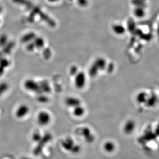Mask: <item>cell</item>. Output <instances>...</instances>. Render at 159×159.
<instances>
[{"instance_id": "6da1fadb", "label": "cell", "mask_w": 159, "mask_h": 159, "mask_svg": "<svg viewBox=\"0 0 159 159\" xmlns=\"http://www.w3.org/2000/svg\"><path fill=\"white\" fill-rule=\"evenodd\" d=\"M12 2L17 4L25 6L27 9L31 11V12H32L33 14L35 15H39L41 19H43L51 26H55V21H54L53 19L51 18L49 16L43 12L39 6L34 5L29 0H12Z\"/></svg>"}, {"instance_id": "7a4b0ae2", "label": "cell", "mask_w": 159, "mask_h": 159, "mask_svg": "<svg viewBox=\"0 0 159 159\" xmlns=\"http://www.w3.org/2000/svg\"><path fill=\"white\" fill-rule=\"evenodd\" d=\"M37 121L41 125H46L50 121V117L47 113H42L39 115Z\"/></svg>"}, {"instance_id": "3957f363", "label": "cell", "mask_w": 159, "mask_h": 159, "mask_svg": "<svg viewBox=\"0 0 159 159\" xmlns=\"http://www.w3.org/2000/svg\"><path fill=\"white\" fill-rule=\"evenodd\" d=\"M115 146L113 143L108 142L104 144V149L107 152H112L115 150Z\"/></svg>"}, {"instance_id": "277c9868", "label": "cell", "mask_w": 159, "mask_h": 159, "mask_svg": "<svg viewBox=\"0 0 159 159\" xmlns=\"http://www.w3.org/2000/svg\"><path fill=\"white\" fill-rule=\"evenodd\" d=\"M25 107H23L22 106L19 107L18 109V110L17 111V112H16L17 116L18 117H21V116H23V115H25Z\"/></svg>"}, {"instance_id": "5b68a950", "label": "cell", "mask_w": 159, "mask_h": 159, "mask_svg": "<svg viewBox=\"0 0 159 159\" xmlns=\"http://www.w3.org/2000/svg\"><path fill=\"white\" fill-rule=\"evenodd\" d=\"M7 89V84L5 83L0 84V95H1L4 92H5Z\"/></svg>"}, {"instance_id": "8992f818", "label": "cell", "mask_w": 159, "mask_h": 159, "mask_svg": "<svg viewBox=\"0 0 159 159\" xmlns=\"http://www.w3.org/2000/svg\"><path fill=\"white\" fill-rule=\"evenodd\" d=\"M7 40V37L5 35H2L0 36V46H3L6 44Z\"/></svg>"}, {"instance_id": "52a82bcc", "label": "cell", "mask_w": 159, "mask_h": 159, "mask_svg": "<svg viewBox=\"0 0 159 159\" xmlns=\"http://www.w3.org/2000/svg\"><path fill=\"white\" fill-rule=\"evenodd\" d=\"M77 1L80 6L83 7L87 6L89 4L88 0H77Z\"/></svg>"}, {"instance_id": "ba28073f", "label": "cell", "mask_w": 159, "mask_h": 159, "mask_svg": "<svg viewBox=\"0 0 159 159\" xmlns=\"http://www.w3.org/2000/svg\"><path fill=\"white\" fill-rule=\"evenodd\" d=\"M50 2H52V3H53V2H56L58 1V0H48Z\"/></svg>"}]
</instances>
